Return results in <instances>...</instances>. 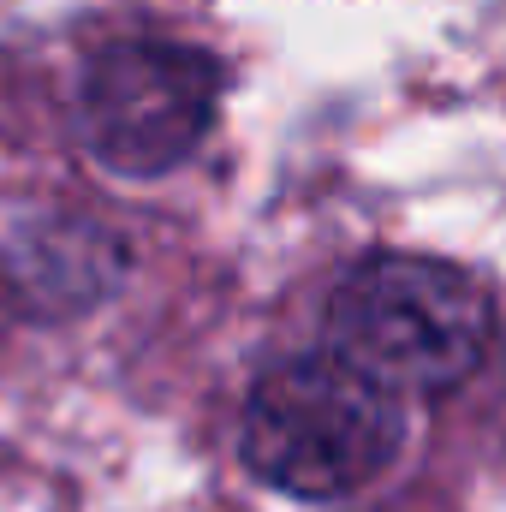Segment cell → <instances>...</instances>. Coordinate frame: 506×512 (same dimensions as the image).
<instances>
[{"mask_svg":"<svg viewBox=\"0 0 506 512\" xmlns=\"http://www.w3.org/2000/svg\"><path fill=\"white\" fill-rule=\"evenodd\" d=\"M245 465L292 501H340L370 489L405 447L399 393L346 364L304 352L256 376L239 423Z\"/></svg>","mask_w":506,"mask_h":512,"instance_id":"cell-1","label":"cell"},{"mask_svg":"<svg viewBox=\"0 0 506 512\" xmlns=\"http://www.w3.org/2000/svg\"><path fill=\"white\" fill-rule=\"evenodd\" d=\"M126 268V251L96 227H48L30 239V256L18 262V286L48 298V310H84L102 298Z\"/></svg>","mask_w":506,"mask_h":512,"instance_id":"cell-4","label":"cell"},{"mask_svg":"<svg viewBox=\"0 0 506 512\" xmlns=\"http://www.w3.org/2000/svg\"><path fill=\"white\" fill-rule=\"evenodd\" d=\"M221 66L191 42L131 36L90 60L78 90V126L102 167L155 179L179 167L215 126Z\"/></svg>","mask_w":506,"mask_h":512,"instance_id":"cell-3","label":"cell"},{"mask_svg":"<svg viewBox=\"0 0 506 512\" xmlns=\"http://www.w3.org/2000/svg\"><path fill=\"white\" fill-rule=\"evenodd\" d=\"M328 334L346 364L393 393H453L489 358L495 304L459 262L387 251L334 286Z\"/></svg>","mask_w":506,"mask_h":512,"instance_id":"cell-2","label":"cell"}]
</instances>
